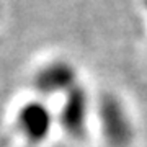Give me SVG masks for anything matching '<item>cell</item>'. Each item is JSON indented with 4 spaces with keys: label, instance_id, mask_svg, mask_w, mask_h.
Here are the masks:
<instances>
[{
    "label": "cell",
    "instance_id": "277c9868",
    "mask_svg": "<svg viewBox=\"0 0 147 147\" xmlns=\"http://www.w3.org/2000/svg\"><path fill=\"white\" fill-rule=\"evenodd\" d=\"M80 82V72L77 65L67 57H53L39 64L31 74L30 87L34 96L49 100L67 95Z\"/></svg>",
    "mask_w": 147,
    "mask_h": 147
},
{
    "label": "cell",
    "instance_id": "5b68a950",
    "mask_svg": "<svg viewBox=\"0 0 147 147\" xmlns=\"http://www.w3.org/2000/svg\"><path fill=\"white\" fill-rule=\"evenodd\" d=\"M142 3H144V10L147 11V0H142Z\"/></svg>",
    "mask_w": 147,
    "mask_h": 147
},
{
    "label": "cell",
    "instance_id": "3957f363",
    "mask_svg": "<svg viewBox=\"0 0 147 147\" xmlns=\"http://www.w3.org/2000/svg\"><path fill=\"white\" fill-rule=\"evenodd\" d=\"M13 126L25 144L41 147L51 139L54 129L57 127L56 111L47 105L46 100L33 96L16 108Z\"/></svg>",
    "mask_w": 147,
    "mask_h": 147
},
{
    "label": "cell",
    "instance_id": "8992f818",
    "mask_svg": "<svg viewBox=\"0 0 147 147\" xmlns=\"http://www.w3.org/2000/svg\"><path fill=\"white\" fill-rule=\"evenodd\" d=\"M0 15H2V3H0Z\"/></svg>",
    "mask_w": 147,
    "mask_h": 147
},
{
    "label": "cell",
    "instance_id": "7a4b0ae2",
    "mask_svg": "<svg viewBox=\"0 0 147 147\" xmlns=\"http://www.w3.org/2000/svg\"><path fill=\"white\" fill-rule=\"evenodd\" d=\"M57 129L74 142L87 139L90 124L95 119V98L84 84H79L61 98V106L56 111Z\"/></svg>",
    "mask_w": 147,
    "mask_h": 147
},
{
    "label": "cell",
    "instance_id": "6da1fadb",
    "mask_svg": "<svg viewBox=\"0 0 147 147\" xmlns=\"http://www.w3.org/2000/svg\"><path fill=\"white\" fill-rule=\"evenodd\" d=\"M95 126L106 147H132L136 124L124 100L118 93L105 90L95 96Z\"/></svg>",
    "mask_w": 147,
    "mask_h": 147
}]
</instances>
